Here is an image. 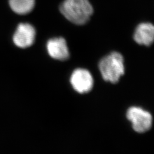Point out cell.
<instances>
[{
	"mask_svg": "<svg viewBox=\"0 0 154 154\" xmlns=\"http://www.w3.org/2000/svg\"><path fill=\"white\" fill-rule=\"evenodd\" d=\"M123 58L117 52H113L104 57L99 62V67L102 76L106 81L117 83L125 74Z\"/></svg>",
	"mask_w": 154,
	"mask_h": 154,
	"instance_id": "7a4b0ae2",
	"label": "cell"
},
{
	"mask_svg": "<svg viewBox=\"0 0 154 154\" xmlns=\"http://www.w3.org/2000/svg\"><path fill=\"white\" fill-rule=\"evenodd\" d=\"M134 39L138 44L147 46L152 45L154 39V25L149 22L140 23L135 29Z\"/></svg>",
	"mask_w": 154,
	"mask_h": 154,
	"instance_id": "52a82bcc",
	"label": "cell"
},
{
	"mask_svg": "<svg viewBox=\"0 0 154 154\" xmlns=\"http://www.w3.org/2000/svg\"><path fill=\"white\" fill-rule=\"evenodd\" d=\"M70 82L74 89L80 94L88 93L93 87L92 75L90 72L82 69H78L72 72Z\"/></svg>",
	"mask_w": 154,
	"mask_h": 154,
	"instance_id": "277c9868",
	"label": "cell"
},
{
	"mask_svg": "<svg viewBox=\"0 0 154 154\" xmlns=\"http://www.w3.org/2000/svg\"><path fill=\"white\" fill-rule=\"evenodd\" d=\"M47 50L50 56L55 60L64 61L69 57L66 41L62 37L49 39L47 43Z\"/></svg>",
	"mask_w": 154,
	"mask_h": 154,
	"instance_id": "8992f818",
	"label": "cell"
},
{
	"mask_svg": "<svg viewBox=\"0 0 154 154\" xmlns=\"http://www.w3.org/2000/svg\"><path fill=\"white\" fill-rule=\"evenodd\" d=\"M127 118L132 122L133 129L139 133H144L150 130L152 117L149 112L141 108L132 107L127 112Z\"/></svg>",
	"mask_w": 154,
	"mask_h": 154,
	"instance_id": "3957f363",
	"label": "cell"
},
{
	"mask_svg": "<svg viewBox=\"0 0 154 154\" xmlns=\"http://www.w3.org/2000/svg\"><path fill=\"white\" fill-rule=\"evenodd\" d=\"M36 32L34 28L29 23H20L17 28L13 36V42L20 48H26L33 45Z\"/></svg>",
	"mask_w": 154,
	"mask_h": 154,
	"instance_id": "5b68a950",
	"label": "cell"
},
{
	"mask_svg": "<svg viewBox=\"0 0 154 154\" xmlns=\"http://www.w3.org/2000/svg\"><path fill=\"white\" fill-rule=\"evenodd\" d=\"M11 9L19 14H26L33 10L35 0H9Z\"/></svg>",
	"mask_w": 154,
	"mask_h": 154,
	"instance_id": "ba28073f",
	"label": "cell"
},
{
	"mask_svg": "<svg viewBox=\"0 0 154 154\" xmlns=\"http://www.w3.org/2000/svg\"><path fill=\"white\" fill-rule=\"evenodd\" d=\"M60 11L67 20L78 25L88 22L94 12L93 7L88 0H64Z\"/></svg>",
	"mask_w": 154,
	"mask_h": 154,
	"instance_id": "6da1fadb",
	"label": "cell"
}]
</instances>
